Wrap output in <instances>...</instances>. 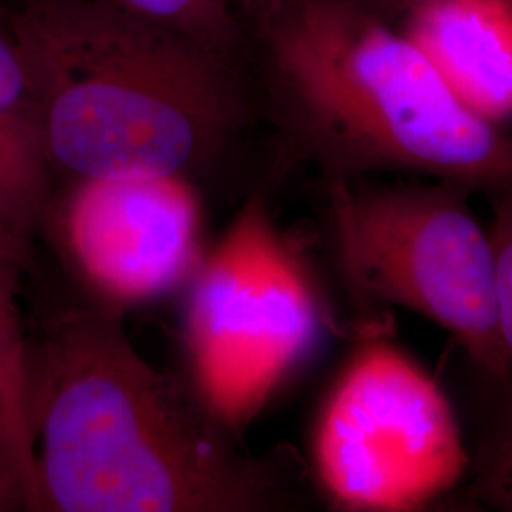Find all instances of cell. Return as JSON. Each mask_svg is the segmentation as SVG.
<instances>
[{
  "label": "cell",
  "instance_id": "10",
  "mask_svg": "<svg viewBox=\"0 0 512 512\" xmlns=\"http://www.w3.org/2000/svg\"><path fill=\"white\" fill-rule=\"evenodd\" d=\"M25 264L0 255V431L35 509V452L29 421V346L19 308V275Z\"/></svg>",
  "mask_w": 512,
  "mask_h": 512
},
{
  "label": "cell",
  "instance_id": "19",
  "mask_svg": "<svg viewBox=\"0 0 512 512\" xmlns=\"http://www.w3.org/2000/svg\"><path fill=\"white\" fill-rule=\"evenodd\" d=\"M0 440H2V444H4V439H2V431H0ZM4 448H6V444H4ZM8 452V450H6ZM16 465V463H14Z\"/></svg>",
  "mask_w": 512,
  "mask_h": 512
},
{
  "label": "cell",
  "instance_id": "7",
  "mask_svg": "<svg viewBox=\"0 0 512 512\" xmlns=\"http://www.w3.org/2000/svg\"><path fill=\"white\" fill-rule=\"evenodd\" d=\"M42 234L105 310L179 291L202 266V200L192 179L120 175L71 181Z\"/></svg>",
  "mask_w": 512,
  "mask_h": 512
},
{
  "label": "cell",
  "instance_id": "14",
  "mask_svg": "<svg viewBox=\"0 0 512 512\" xmlns=\"http://www.w3.org/2000/svg\"><path fill=\"white\" fill-rule=\"evenodd\" d=\"M16 509L27 511V492L18 467L0 440V512Z\"/></svg>",
  "mask_w": 512,
  "mask_h": 512
},
{
  "label": "cell",
  "instance_id": "15",
  "mask_svg": "<svg viewBox=\"0 0 512 512\" xmlns=\"http://www.w3.org/2000/svg\"><path fill=\"white\" fill-rule=\"evenodd\" d=\"M349 2L363 8L376 18L384 19L395 27H401L404 19L408 18L412 12H416L423 4H427L429 0H349Z\"/></svg>",
  "mask_w": 512,
  "mask_h": 512
},
{
  "label": "cell",
  "instance_id": "13",
  "mask_svg": "<svg viewBox=\"0 0 512 512\" xmlns=\"http://www.w3.org/2000/svg\"><path fill=\"white\" fill-rule=\"evenodd\" d=\"M490 198L494 203V220L488 234L494 253L499 330L512 378V183L490 194Z\"/></svg>",
  "mask_w": 512,
  "mask_h": 512
},
{
  "label": "cell",
  "instance_id": "9",
  "mask_svg": "<svg viewBox=\"0 0 512 512\" xmlns=\"http://www.w3.org/2000/svg\"><path fill=\"white\" fill-rule=\"evenodd\" d=\"M54 181L37 97L0 19V222L33 243L54 202Z\"/></svg>",
  "mask_w": 512,
  "mask_h": 512
},
{
  "label": "cell",
  "instance_id": "3",
  "mask_svg": "<svg viewBox=\"0 0 512 512\" xmlns=\"http://www.w3.org/2000/svg\"><path fill=\"white\" fill-rule=\"evenodd\" d=\"M54 177L192 179L258 109L247 67L107 0H25L4 16Z\"/></svg>",
  "mask_w": 512,
  "mask_h": 512
},
{
  "label": "cell",
  "instance_id": "11",
  "mask_svg": "<svg viewBox=\"0 0 512 512\" xmlns=\"http://www.w3.org/2000/svg\"><path fill=\"white\" fill-rule=\"evenodd\" d=\"M135 18L190 38L222 59L249 69L247 29L239 0H107Z\"/></svg>",
  "mask_w": 512,
  "mask_h": 512
},
{
  "label": "cell",
  "instance_id": "5",
  "mask_svg": "<svg viewBox=\"0 0 512 512\" xmlns=\"http://www.w3.org/2000/svg\"><path fill=\"white\" fill-rule=\"evenodd\" d=\"M329 186L340 255L355 287L431 319L478 368L509 382L492 241L467 203L471 190L450 181Z\"/></svg>",
  "mask_w": 512,
  "mask_h": 512
},
{
  "label": "cell",
  "instance_id": "12",
  "mask_svg": "<svg viewBox=\"0 0 512 512\" xmlns=\"http://www.w3.org/2000/svg\"><path fill=\"white\" fill-rule=\"evenodd\" d=\"M505 385L507 401L480 456L473 494L492 509L512 512V378Z\"/></svg>",
  "mask_w": 512,
  "mask_h": 512
},
{
  "label": "cell",
  "instance_id": "6",
  "mask_svg": "<svg viewBox=\"0 0 512 512\" xmlns=\"http://www.w3.org/2000/svg\"><path fill=\"white\" fill-rule=\"evenodd\" d=\"M311 459L330 505L349 512L421 511L469 465L439 384L382 336L363 340L332 385Z\"/></svg>",
  "mask_w": 512,
  "mask_h": 512
},
{
  "label": "cell",
  "instance_id": "17",
  "mask_svg": "<svg viewBox=\"0 0 512 512\" xmlns=\"http://www.w3.org/2000/svg\"><path fill=\"white\" fill-rule=\"evenodd\" d=\"M272 0H239V8H241V16L243 21L249 18L251 14H255L256 10H260L262 6L270 4Z\"/></svg>",
  "mask_w": 512,
  "mask_h": 512
},
{
  "label": "cell",
  "instance_id": "16",
  "mask_svg": "<svg viewBox=\"0 0 512 512\" xmlns=\"http://www.w3.org/2000/svg\"><path fill=\"white\" fill-rule=\"evenodd\" d=\"M31 247L33 243H29L27 239L19 238L16 232H12L10 228H6L0 222V255L14 258L21 264L27 266L29 258H31Z\"/></svg>",
  "mask_w": 512,
  "mask_h": 512
},
{
  "label": "cell",
  "instance_id": "4",
  "mask_svg": "<svg viewBox=\"0 0 512 512\" xmlns=\"http://www.w3.org/2000/svg\"><path fill=\"white\" fill-rule=\"evenodd\" d=\"M188 285V385L239 439L313 353L325 323L321 296L260 192L239 207Z\"/></svg>",
  "mask_w": 512,
  "mask_h": 512
},
{
  "label": "cell",
  "instance_id": "2",
  "mask_svg": "<svg viewBox=\"0 0 512 512\" xmlns=\"http://www.w3.org/2000/svg\"><path fill=\"white\" fill-rule=\"evenodd\" d=\"M245 29L258 107L329 183L397 171L488 196L512 183V137L403 29L349 0H272Z\"/></svg>",
  "mask_w": 512,
  "mask_h": 512
},
{
  "label": "cell",
  "instance_id": "18",
  "mask_svg": "<svg viewBox=\"0 0 512 512\" xmlns=\"http://www.w3.org/2000/svg\"><path fill=\"white\" fill-rule=\"evenodd\" d=\"M21 2H25V0H0V18H4L8 12L18 8Z\"/></svg>",
  "mask_w": 512,
  "mask_h": 512
},
{
  "label": "cell",
  "instance_id": "1",
  "mask_svg": "<svg viewBox=\"0 0 512 512\" xmlns=\"http://www.w3.org/2000/svg\"><path fill=\"white\" fill-rule=\"evenodd\" d=\"M29 421L33 511L266 512L285 501L274 467L148 363L116 311H69L31 338Z\"/></svg>",
  "mask_w": 512,
  "mask_h": 512
},
{
  "label": "cell",
  "instance_id": "8",
  "mask_svg": "<svg viewBox=\"0 0 512 512\" xmlns=\"http://www.w3.org/2000/svg\"><path fill=\"white\" fill-rule=\"evenodd\" d=\"M399 29L469 109L499 128L512 118V0H429Z\"/></svg>",
  "mask_w": 512,
  "mask_h": 512
}]
</instances>
